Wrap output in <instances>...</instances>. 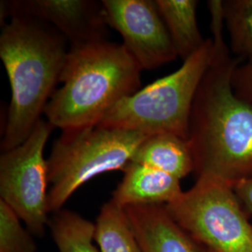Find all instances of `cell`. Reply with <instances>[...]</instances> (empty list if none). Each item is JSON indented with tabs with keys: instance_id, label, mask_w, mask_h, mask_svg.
<instances>
[{
	"instance_id": "obj_8",
	"label": "cell",
	"mask_w": 252,
	"mask_h": 252,
	"mask_svg": "<svg viewBox=\"0 0 252 252\" xmlns=\"http://www.w3.org/2000/svg\"><path fill=\"white\" fill-rule=\"evenodd\" d=\"M102 4L108 27L120 33L122 44L142 70L179 56L155 0H103Z\"/></svg>"
},
{
	"instance_id": "obj_12",
	"label": "cell",
	"mask_w": 252,
	"mask_h": 252,
	"mask_svg": "<svg viewBox=\"0 0 252 252\" xmlns=\"http://www.w3.org/2000/svg\"><path fill=\"white\" fill-rule=\"evenodd\" d=\"M131 162L158 169L179 180L194 172L188 140L168 133L148 136L135 151Z\"/></svg>"
},
{
	"instance_id": "obj_5",
	"label": "cell",
	"mask_w": 252,
	"mask_h": 252,
	"mask_svg": "<svg viewBox=\"0 0 252 252\" xmlns=\"http://www.w3.org/2000/svg\"><path fill=\"white\" fill-rule=\"evenodd\" d=\"M212 48L208 38L179 69L121 100L98 125L147 135L168 133L188 140L190 110L211 61Z\"/></svg>"
},
{
	"instance_id": "obj_15",
	"label": "cell",
	"mask_w": 252,
	"mask_h": 252,
	"mask_svg": "<svg viewBox=\"0 0 252 252\" xmlns=\"http://www.w3.org/2000/svg\"><path fill=\"white\" fill-rule=\"evenodd\" d=\"M59 252H99L94 244L95 223L68 209L54 213L49 220Z\"/></svg>"
},
{
	"instance_id": "obj_18",
	"label": "cell",
	"mask_w": 252,
	"mask_h": 252,
	"mask_svg": "<svg viewBox=\"0 0 252 252\" xmlns=\"http://www.w3.org/2000/svg\"><path fill=\"white\" fill-rule=\"evenodd\" d=\"M234 93L241 99L251 102L252 99V64H240L233 77Z\"/></svg>"
},
{
	"instance_id": "obj_20",
	"label": "cell",
	"mask_w": 252,
	"mask_h": 252,
	"mask_svg": "<svg viewBox=\"0 0 252 252\" xmlns=\"http://www.w3.org/2000/svg\"><path fill=\"white\" fill-rule=\"evenodd\" d=\"M251 103H252V99L251 100Z\"/></svg>"
},
{
	"instance_id": "obj_3",
	"label": "cell",
	"mask_w": 252,
	"mask_h": 252,
	"mask_svg": "<svg viewBox=\"0 0 252 252\" xmlns=\"http://www.w3.org/2000/svg\"><path fill=\"white\" fill-rule=\"evenodd\" d=\"M141 71L123 44L102 40L69 47L46 120L62 131L98 125L121 100L140 90Z\"/></svg>"
},
{
	"instance_id": "obj_7",
	"label": "cell",
	"mask_w": 252,
	"mask_h": 252,
	"mask_svg": "<svg viewBox=\"0 0 252 252\" xmlns=\"http://www.w3.org/2000/svg\"><path fill=\"white\" fill-rule=\"evenodd\" d=\"M40 119L27 139L0 156V196L37 237L45 234L48 219V164L44 149L54 129Z\"/></svg>"
},
{
	"instance_id": "obj_1",
	"label": "cell",
	"mask_w": 252,
	"mask_h": 252,
	"mask_svg": "<svg viewBox=\"0 0 252 252\" xmlns=\"http://www.w3.org/2000/svg\"><path fill=\"white\" fill-rule=\"evenodd\" d=\"M211 14L212 57L196 91L188 143L198 178L233 187L252 176V103L236 95L233 77L242 59L232 57L222 35L220 1L207 4Z\"/></svg>"
},
{
	"instance_id": "obj_16",
	"label": "cell",
	"mask_w": 252,
	"mask_h": 252,
	"mask_svg": "<svg viewBox=\"0 0 252 252\" xmlns=\"http://www.w3.org/2000/svg\"><path fill=\"white\" fill-rule=\"evenodd\" d=\"M222 13L233 53L252 64V0L222 1Z\"/></svg>"
},
{
	"instance_id": "obj_9",
	"label": "cell",
	"mask_w": 252,
	"mask_h": 252,
	"mask_svg": "<svg viewBox=\"0 0 252 252\" xmlns=\"http://www.w3.org/2000/svg\"><path fill=\"white\" fill-rule=\"evenodd\" d=\"M8 16H26L43 21L59 31L70 47L107 40L108 34L102 1H1V21Z\"/></svg>"
},
{
	"instance_id": "obj_10",
	"label": "cell",
	"mask_w": 252,
	"mask_h": 252,
	"mask_svg": "<svg viewBox=\"0 0 252 252\" xmlns=\"http://www.w3.org/2000/svg\"><path fill=\"white\" fill-rule=\"evenodd\" d=\"M142 252H203L167 212L165 205L125 208Z\"/></svg>"
},
{
	"instance_id": "obj_17",
	"label": "cell",
	"mask_w": 252,
	"mask_h": 252,
	"mask_svg": "<svg viewBox=\"0 0 252 252\" xmlns=\"http://www.w3.org/2000/svg\"><path fill=\"white\" fill-rule=\"evenodd\" d=\"M0 252H36L33 238L21 223V219L0 200Z\"/></svg>"
},
{
	"instance_id": "obj_19",
	"label": "cell",
	"mask_w": 252,
	"mask_h": 252,
	"mask_svg": "<svg viewBox=\"0 0 252 252\" xmlns=\"http://www.w3.org/2000/svg\"><path fill=\"white\" fill-rule=\"evenodd\" d=\"M233 189L237 198L252 214V176L235 182Z\"/></svg>"
},
{
	"instance_id": "obj_11",
	"label": "cell",
	"mask_w": 252,
	"mask_h": 252,
	"mask_svg": "<svg viewBox=\"0 0 252 252\" xmlns=\"http://www.w3.org/2000/svg\"><path fill=\"white\" fill-rule=\"evenodd\" d=\"M125 175L112 192L111 201L119 207L167 205L183 192L180 180L140 163L130 162Z\"/></svg>"
},
{
	"instance_id": "obj_4",
	"label": "cell",
	"mask_w": 252,
	"mask_h": 252,
	"mask_svg": "<svg viewBox=\"0 0 252 252\" xmlns=\"http://www.w3.org/2000/svg\"><path fill=\"white\" fill-rule=\"evenodd\" d=\"M148 136L102 125L63 130L47 159L49 213L63 209L73 193L96 176L124 170Z\"/></svg>"
},
{
	"instance_id": "obj_2",
	"label": "cell",
	"mask_w": 252,
	"mask_h": 252,
	"mask_svg": "<svg viewBox=\"0 0 252 252\" xmlns=\"http://www.w3.org/2000/svg\"><path fill=\"white\" fill-rule=\"evenodd\" d=\"M68 51L66 38L43 21L14 16L2 26L0 58L11 89L2 153L22 144L41 119Z\"/></svg>"
},
{
	"instance_id": "obj_13",
	"label": "cell",
	"mask_w": 252,
	"mask_h": 252,
	"mask_svg": "<svg viewBox=\"0 0 252 252\" xmlns=\"http://www.w3.org/2000/svg\"><path fill=\"white\" fill-rule=\"evenodd\" d=\"M162 21L167 28L176 51L183 61L204 46L199 30L196 0H155Z\"/></svg>"
},
{
	"instance_id": "obj_14",
	"label": "cell",
	"mask_w": 252,
	"mask_h": 252,
	"mask_svg": "<svg viewBox=\"0 0 252 252\" xmlns=\"http://www.w3.org/2000/svg\"><path fill=\"white\" fill-rule=\"evenodd\" d=\"M94 240L100 252H142L126 209L111 200L100 208Z\"/></svg>"
},
{
	"instance_id": "obj_6",
	"label": "cell",
	"mask_w": 252,
	"mask_h": 252,
	"mask_svg": "<svg viewBox=\"0 0 252 252\" xmlns=\"http://www.w3.org/2000/svg\"><path fill=\"white\" fill-rule=\"evenodd\" d=\"M165 208L203 252H252V226L231 185L198 178Z\"/></svg>"
}]
</instances>
